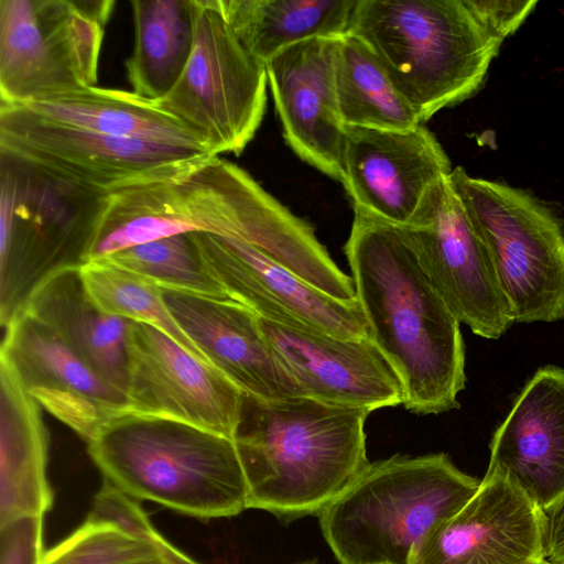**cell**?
<instances>
[{"mask_svg":"<svg viewBox=\"0 0 564 564\" xmlns=\"http://www.w3.org/2000/svg\"><path fill=\"white\" fill-rule=\"evenodd\" d=\"M490 30L501 40L513 34L538 6L535 0H474Z\"/></svg>","mask_w":564,"mask_h":564,"instance_id":"32","label":"cell"},{"mask_svg":"<svg viewBox=\"0 0 564 564\" xmlns=\"http://www.w3.org/2000/svg\"><path fill=\"white\" fill-rule=\"evenodd\" d=\"M112 0H0V105L96 86Z\"/></svg>","mask_w":564,"mask_h":564,"instance_id":"8","label":"cell"},{"mask_svg":"<svg viewBox=\"0 0 564 564\" xmlns=\"http://www.w3.org/2000/svg\"><path fill=\"white\" fill-rule=\"evenodd\" d=\"M44 516L24 517L0 527V564H41Z\"/></svg>","mask_w":564,"mask_h":564,"instance_id":"31","label":"cell"},{"mask_svg":"<svg viewBox=\"0 0 564 564\" xmlns=\"http://www.w3.org/2000/svg\"><path fill=\"white\" fill-rule=\"evenodd\" d=\"M368 337L399 377L416 414L459 408L465 345L459 321L426 274L405 227L354 207L344 247Z\"/></svg>","mask_w":564,"mask_h":564,"instance_id":"1","label":"cell"},{"mask_svg":"<svg viewBox=\"0 0 564 564\" xmlns=\"http://www.w3.org/2000/svg\"><path fill=\"white\" fill-rule=\"evenodd\" d=\"M20 106L52 120L102 134L212 154L198 134L164 111L155 100L134 91L90 86Z\"/></svg>","mask_w":564,"mask_h":564,"instance_id":"23","label":"cell"},{"mask_svg":"<svg viewBox=\"0 0 564 564\" xmlns=\"http://www.w3.org/2000/svg\"><path fill=\"white\" fill-rule=\"evenodd\" d=\"M301 564H318L316 562H304V563H301Z\"/></svg>","mask_w":564,"mask_h":564,"instance_id":"36","label":"cell"},{"mask_svg":"<svg viewBox=\"0 0 564 564\" xmlns=\"http://www.w3.org/2000/svg\"><path fill=\"white\" fill-rule=\"evenodd\" d=\"M341 184L352 206L398 226L412 224L451 161L423 124L408 130L345 126Z\"/></svg>","mask_w":564,"mask_h":564,"instance_id":"15","label":"cell"},{"mask_svg":"<svg viewBox=\"0 0 564 564\" xmlns=\"http://www.w3.org/2000/svg\"><path fill=\"white\" fill-rule=\"evenodd\" d=\"M129 411L235 438L243 392L161 330L129 321Z\"/></svg>","mask_w":564,"mask_h":564,"instance_id":"11","label":"cell"},{"mask_svg":"<svg viewBox=\"0 0 564 564\" xmlns=\"http://www.w3.org/2000/svg\"><path fill=\"white\" fill-rule=\"evenodd\" d=\"M347 33L373 53L422 123L474 96L505 42L474 0H356Z\"/></svg>","mask_w":564,"mask_h":564,"instance_id":"3","label":"cell"},{"mask_svg":"<svg viewBox=\"0 0 564 564\" xmlns=\"http://www.w3.org/2000/svg\"><path fill=\"white\" fill-rule=\"evenodd\" d=\"M4 328L1 356L25 391L87 443L106 422L129 411L128 395L45 324L22 312Z\"/></svg>","mask_w":564,"mask_h":564,"instance_id":"16","label":"cell"},{"mask_svg":"<svg viewBox=\"0 0 564 564\" xmlns=\"http://www.w3.org/2000/svg\"><path fill=\"white\" fill-rule=\"evenodd\" d=\"M335 80L345 126L394 131L423 124L373 53L348 33L339 39Z\"/></svg>","mask_w":564,"mask_h":564,"instance_id":"26","label":"cell"},{"mask_svg":"<svg viewBox=\"0 0 564 564\" xmlns=\"http://www.w3.org/2000/svg\"><path fill=\"white\" fill-rule=\"evenodd\" d=\"M151 542L158 547L165 564H199L191 558L187 554L180 551L171 544L161 533L156 530L151 539Z\"/></svg>","mask_w":564,"mask_h":564,"instance_id":"34","label":"cell"},{"mask_svg":"<svg viewBox=\"0 0 564 564\" xmlns=\"http://www.w3.org/2000/svg\"><path fill=\"white\" fill-rule=\"evenodd\" d=\"M368 409L307 397L263 400L243 393L235 443L248 486V509L281 519L318 516L370 463Z\"/></svg>","mask_w":564,"mask_h":564,"instance_id":"2","label":"cell"},{"mask_svg":"<svg viewBox=\"0 0 564 564\" xmlns=\"http://www.w3.org/2000/svg\"><path fill=\"white\" fill-rule=\"evenodd\" d=\"M88 520L107 523L135 538L151 542L156 529L141 507L110 482L97 492Z\"/></svg>","mask_w":564,"mask_h":564,"instance_id":"30","label":"cell"},{"mask_svg":"<svg viewBox=\"0 0 564 564\" xmlns=\"http://www.w3.org/2000/svg\"><path fill=\"white\" fill-rule=\"evenodd\" d=\"M479 485L445 453L397 454L369 463L318 514L319 525L340 564H409L421 539Z\"/></svg>","mask_w":564,"mask_h":564,"instance_id":"5","label":"cell"},{"mask_svg":"<svg viewBox=\"0 0 564 564\" xmlns=\"http://www.w3.org/2000/svg\"><path fill=\"white\" fill-rule=\"evenodd\" d=\"M549 524L516 485L485 474L474 496L413 547L409 564H541Z\"/></svg>","mask_w":564,"mask_h":564,"instance_id":"14","label":"cell"},{"mask_svg":"<svg viewBox=\"0 0 564 564\" xmlns=\"http://www.w3.org/2000/svg\"><path fill=\"white\" fill-rule=\"evenodd\" d=\"M41 564H164L158 547L107 523L86 521L45 551Z\"/></svg>","mask_w":564,"mask_h":564,"instance_id":"29","label":"cell"},{"mask_svg":"<svg viewBox=\"0 0 564 564\" xmlns=\"http://www.w3.org/2000/svg\"><path fill=\"white\" fill-rule=\"evenodd\" d=\"M339 39L318 36L294 44L265 68L286 144L301 160L341 183L346 132L335 80Z\"/></svg>","mask_w":564,"mask_h":564,"instance_id":"17","label":"cell"},{"mask_svg":"<svg viewBox=\"0 0 564 564\" xmlns=\"http://www.w3.org/2000/svg\"><path fill=\"white\" fill-rule=\"evenodd\" d=\"M79 270L89 295L102 311L161 330L212 366L170 313L161 286L105 260L87 262Z\"/></svg>","mask_w":564,"mask_h":564,"instance_id":"27","label":"cell"},{"mask_svg":"<svg viewBox=\"0 0 564 564\" xmlns=\"http://www.w3.org/2000/svg\"><path fill=\"white\" fill-rule=\"evenodd\" d=\"M108 192L0 149V322L48 275L87 262Z\"/></svg>","mask_w":564,"mask_h":564,"instance_id":"6","label":"cell"},{"mask_svg":"<svg viewBox=\"0 0 564 564\" xmlns=\"http://www.w3.org/2000/svg\"><path fill=\"white\" fill-rule=\"evenodd\" d=\"M541 564H556V563H553V562L549 561L547 558H545Z\"/></svg>","mask_w":564,"mask_h":564,"instance_id":"35","label":"cell"},{"mask_svg":"<svg viewBox=\"0 0 564 564\" xmlns=\"http://www.w3.org/2000/svg\"><path fill=\"white\" fill-rule=\"evenodd\" d=\"M194 235L229 299L259 317L341 338L368 337L358 301L330 297L240 239L203 231Z\"/></svg>","mask_w":564,"mask_h":564,"instance_id":"13","label":"cell"},{"mask_svg":"<svg viewBox=\"0 0 564 564\" xmlns=\"http://www.w3.org/2000/svg\"><path fill=\"white\" fill-rule=\"evenodd\" d=\"M0 149L106 192L156 169L205 154L82 129L20 105H0Z\"/></svg>","mask_w":564,"mask_h":564,"instance_id":"12","label":"cell"},{"mask_svg":"<svg viewBox=\"0 0 564 564\" xmlns=\"http://www.w3.org/2000/svg\"><path fill=\"white\" fill-rule=\"evenodd\" d=\"M189 59L159 106L198 134L212 154L240 155L267 108L265 65L252 57L226 21L218 0H191Z\"/></svg>","mask_w":564,"mask_h":564,"instance_id":"9","label":"cell"},{"mask_svg":"<svg viewBox=\"0 0 564 564\" xmlns=\"http://www.w3.org/2000/svg\"><path fill=\"white\" fill-rule=\"evenodd\" d=\"M163 300L208 362L245 394L263 400L304 397L264 336L260 317L230 300L162 289Z\"/></svg>","mask_w":564,"mask_h":564,"instance_id":"20","label":"cell"},{"mask_svg":"<svg viewBox=\"0 0 564 564\" xmlns=\"http://www.w3.org/2000/svg\"><path fill=\"white\" fill-rule=\"evenodd\" d=\"M134 45L126 61L133 91L163 98L181 77L191 56L194 18L191 0H132Z\"/></svg>","mask_w":564,"mask_h":564,"instance_id":"25","label":"cell"},{"mask_svg":"<svg viewBox=\"0 0 564 564\" xmlns=\"http://www.w3.org/2000/svg\"><path fill=\"white\" fill-rule=\"evenodd\" d=\"M0 527L45 516L53 506L47 479L48 432L40 404L25 391L10 361L0 356Z\"/></svg>","mask_w":564,"mask_h":564,"instance_id":"22","label":"cell"},{"mask_svg":"<svg viewBox=\"0 0 564 564\" xmlns=\"http://www.w3.org/2000/svg\"><path fill=\"white\" fill-rule=\"evenodd\" d=\"M546 558L556 564H564V506L550 518Z\"/></svg>","mask_w":564,"mask_h":564,"instance_id":"33","label":"cell"},{"mask_svg":"<svg viewBox=\"0 0 564 564\" xmlns=\"http://www.w3.org/2000/svg\"><path fill=\"white\" fill-rule=\"evenodd\" d=\"M165 564V563H164Z\"/></svg>","mask_w":564,"mask_h":564,"instance_id":"37","label":"cell"},{"mask_svg":"<svg viewBox=\"0 0 564 564\" xmlns=\"http://www.w3.org/2000/svg\"><path fill=\"white\" fill-rule=\"evenodd\" d=\"M79 269L48 275L32 291L22 312L54 330L101 378L128 395L129 321L94 302Z\"/></svg>","mask_w":564,"mask_h":564,"instance_id":"21","label":"cell"},{"mask_svg":"<svg viewBox=\"0 0 564 564\" xmlns=\"http://www.w3.org/2000/svg\"><path fill=\"white\" fill-rule=\"evenodd\" d=\"M261 329L304 397L371 412L403 404L402 383L367 338H341L260 317Z\"/></svg>","mask_w":564,"mask_h":564,"instance_id":"19","label":"cell"},{"mask_svg":"<svg viewBox=\"0 0 564 564\" xmlns=\"http://www.w3.org/2000/svg\"><path fill=\"white\" fill-rule=\"evenodd\" d=\"M486 474L508 479L549 518L564 506V370L539 369L489 444Z\"/></svg>","mask_w":564,"mask_h":564,"instance_id":"18","label":"cell"},{"mask_svg":"<svg viewBox=\"0 0 564 564\" xmlns=\"http://www.w3.org/2000/svg\"><path fill=\"white\" fill-rule=\"evenodd\" d=\"M100 473L128 496L199 519L248 509L235 440L180 421L123 412L88 442Z\"/></svg>","mask_w":564,"mask_h":564,"instance_id":"4","label":"cell"},{"mask_svg":"<svg viewBox=\"0 0 564 564\" xmlns=\"http://www.w3.org/2000/svg\"><path fill=\"white\" fill-rule=\"evenodd\" d=\"M451 181L488 249L513 323L564 318V231L528 192L453 169Z\"/></svg>","mask_w":564,"mask_h":564,"instance_id":"7","label":"cell"},{"mask_svg":"<svg viewBox=\"0 0 564 564\" xmlns=\"http://www.w3.org/2000/svg\"><path fill=\"white\" fill-rule=\"evenodd\" d=\"M405 229L432 284L459 323L488 339L505 334L513 324L509 305L451 175L435 186Z\"/></svg>","mask_w":564,"mask_h":564,"instance_id":"10","label":"cell"},{"mask_svg":"<svg viewBox=\"0 0 564 564\" xmlns=\"http://www.w3.org/2000/svg\"><path fill=\"white\" fill-rule=\"evenodd\" d=\"M104 260L141 275L162 289L229 299L204 260L194 232L138 245Z\"/></svg>","mask_w":564,"mask_h":564,"instance_id":"28","label":"cell"},{"mask_svg":"<svg viewBox=\"0 0 564 564\" xmlns=\"http://www.w3.org/2000/svg\"><path fill=\"white\" fill-rule=\"evenodd\" d=\"M356 0H218L246 51L267 65L285 48L318 36H343Z\"/></svg>","mask_w":564,"mask_h":564,"instance_id":"24","label":"cell"}]
</instances>
